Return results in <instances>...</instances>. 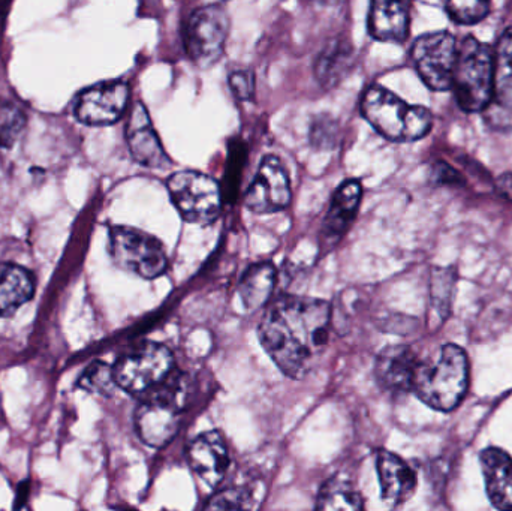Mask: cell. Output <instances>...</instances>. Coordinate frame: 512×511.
Here are the masks:
<instances>
[{
	"mask_svg": "<svg viewBox=\"0 0 512 511\" xmlns=\"http://www.w3.org/2000/svg\"><path fill=\"white\" fill-rule=\"evenodd\" d=\"M182 411L155 399H144L135 413V429L144 444L153 449L167 446L180 429Z\"/></svg>",
	"mask_w": 512,
	"mask_h": 511,
	"instance_id": "14",
	"label": "cell"
},
{
	"mask_svg": "<svg viewBox=\"0 0 512 511\" xmlns=\"http://www.w3.org/2000/svg\"><path fill=\"white\" fill-rule=\"evenodd\" d=\"M230 87L239 101L249 102L255 98V75L252 71H236L230 75Z\"/></svg>",
	"mask_w": 512,
	"mask_h": 511,
	"instance_id": "32",
	"label": "cell"
},
{
	"mask_svg": "<svg viewBox=\"0 0 512 511\" xmlns=\"http://www.w3.org/2000/svg\"><path fill=\"white\" fill-rule=\"evenodd\" d=\"M363 188L358 180H346L334 192L333 200L328 207L327 216L322 225V237L328 245H334L342 239L343 234L351 227L360 207Z\"/></svg>",
	"mask_w": 512,
	"mask_h": 511,
	"instance_id": "19",
	"label": "cell"
},
{
	"mask_svg": "<svg viewBox=\"0 0 512 511\" xmlns=\"http://www.w3.org/2000/svg\"><path fill=\"white\" fill-rule=\"evenodd\" d=\"M433 180L441 185H463V177L445 162H438L433 167Z\"/></svg>",
	"mask_w": 512,
	"mask_h": 511,
	"instance_id": "33",
	"label": "cell"
},
{
	"mask_svg": "<svg viewBox=\"0 0 512 511\" xmlns=\"http://www.w3.org/2000/svg\"><path fill=\"white\" fill-rule=\"evenodd\" d=\"M499 188L507 197L512 198V174H507L499 180Z\"/></svg>",
	"mask_w": 512,
	"mask_h": 511,
	"instance_id": "35",
	"label": "cell"
},
{
	"mask_svg": "<svg viewBox=\"0 0 512 511\" xmlns=\"http://www.w3.org/2000/svg\"><path fill=\"white\" fill-rule=\"evenodd\" d=\"M376 470L385 503L400 506L411 500L417 489V476L402 458L387 450H379L376 455Z\"/></svg>",
	"mask_w": 512,
	"mask_h": 511,
	"instance_id": "17",
	"label": "cell"
},
{
	"mask_svg": "<svg viewBox=\"0 0 512 511\" xmlns=\"http://www.w3.org/2000/svg\"><path fill=\"white\" fill-rule=\"evenodd\" d=\"M110 254L120 269L143 279L159 278L168 267L162 243L137 228H111Z\"/></svg>",
	"mask_w": 512,
	"mask_h": 511,
	"instance_id": "7",
	"label": "cell"
},
{
	"mask_svg": "<svg viewBox=\"0 0 512 511\" xmlns=\"http://www.w3.org/2000/svg\"><path fill=\"white\" fill-rule=\"evenodd\" d=\"M35 293L32 273L17 264L0 263V318L9 317Z\"/></svg>",
	"mask_w": 512,
	"mask_h": 511,
	"instance_id": "21",
	"label": "cell"
},
{
	"mask_svg": "<svg viewBox=\"0 0 512 511\" xmlns=\"http://www.w3.org/2000/svg\"><path fill=\"white\" fill-rule=\"evenodd\" d=\"M451 20L465 26L480 23L490 12V0H441Z\"/></svg>",
	"mask_w": 512,
	"mask_h": 511,
	"instance_id": "27",
	"label": "cell"
},
{
	"mask_svg": "<svg viewBox=\"0 0 512 511\" xmlns=\"http://www.w3.org/2000/svg\"><path fill=\"white\" fill-rule=\"evenodd\" d=\"M188 461L192 471L206 485L218 486L230 468L227 443L218 431L204 432L192 440L188 447Z\"/></svg>",
	"mask_w": 512,
	"mask_h": 511,
	"instance_id": "13",
	"label": "cell"
},
{
	"mask_svg": "<svg viewBox=\"0 0 512 511\" xmlns=\"http://www.w3.org/2000/svg\"><path fill=\"white\" fill-rule=\"evenodd\" d=\"M27 494H29V483H21V485L18 486L17 503H15V509H20L21 506L26 504Z\"/></svg>",
	"mask_w": 512,
	"mask_h": 511,
	"instance_id": "34",
	"label": "cell"
},
{
	"mask_svg": "<svg viewBox=\"0 0 512 511\" xmlns=\"http://www.w3.org/2000/svg\"><path fill=\"white\" fill-rule=\"evenodd\" d=\"M291 197V183L282 162L276 156H265L246 191V207L259 215L276 213L289 206Z\"/></svg>",
	"mask_w": 512,
	"mask_h": 511,
	"instance_id": "11",
	"label": "cell"
},
{
	"mask_svg": "<svg viewBox=\"0 0 512 511\" xmlns=\"http://www.w3.org/2000/svg\"><path fill=\"white\" fill-rule=\"evenodd\" d=\"M228 33L230 17L221 5L195 9L185 27V48L189 59L198 68H212L224 56Z\"/></svg>",
	"mask_w": 512,
	"mask_h": 511,
	"instance_id": "8",
	"label": "cell"
},
{
	"mask_svg": "<svg viewBox=\"0 0 512 511\" xmlns=\"http://www.w3.org/2000/svg\"><path fill=\"white\" fill-rule=\"evenodd\" d=\"M468 356L459 345L445 344L429 359L418 363L412 392L427 407L450 413L468 392Z\"/></svg>",
	"mask_w": 512,
	"mask_h": 511,
	"instance_id": "2",
	"label": "cell"
},
{
	"mask_svg": "<svg viewBox=\"0 0 512 511\" xmlns=\"http://www.w3.org/2000/svg\"><path fill=\"white\" fill-rule=\"evenodd\" d=\"M361 113L378 134L394 143L421 140L433 126L429 108L408 104L379 84H372L364 92Z\"/></svg>",
	"mask_w": 512,
	"mask_h": 511,
	"instance_id": "3",
	"label": "cell"
},
{
	"mask_svg": "<svg viewBox=\"0 0 512 511\" xmlns=\"http://www.w3.org/2000/svg\"><path fill=\"white\" fill-rule=\"evenodd\" d=\"M251 506V495L242 488L225 489L219 492L207 504L209 510H243Z\"/></svg>",
	"mask_w": 512,
	"mask_h": 511,
	"instance_id": "31",
	"label": "cell"
},
{
	"mask_svg": "<svg viewBox=\"0 0 512 511\" xmlns=\"http://www.w3.org/2000/svg\"><path fill=\"white\" fill-rule=\"evenodd\" d=\"M78 386L90 393H98L102 396H111L116 389L117 383L114 378L113 368L107 363L95 362L86 369Z\"/></svg>",
	"mask_w": 512,
	"mask_h": 511,
	"instance_id": "28",
	"label": "cell"
},
{
	"mask_svg": "<svg viewBox=\"0 0 512 511\" xmlns=\"http://www.w3.org/2000/svg\"><path fill=\"white\" fill-rule=\"evenodd\" d=\"M457 51L456 36L445 30L426 33L414 42L412 62L429 89L435 92L451 89Z\"/></svg>",
	"mask_w": 512,
	"mask_h": 511,
	"instance_id": "9",
	"label": "cell"
},
{
	"mask_svg": "<svg viewBox=\"0 0 512 511\" xmlns=\"http://www.w3.org/2000/svg\"><path fill=\"white\" fill-rule=\"evenodd\" d=\"M246 162V144L239 138H234L230 144V156H228L227 182H225V194L231 197V192L237 191L240 182L243 165Z\"/></svg>",
	"mask_w": 512,
	"mask_h": 511,
	"instance_id": "30",
	"label": "cell"
},
{
	"mask_svg": "<svg viewBox=\"0 0 512 511\" xmlns=\"http://www.w3.org/2000/svg\"><path fill=\"white\" fill-rule=\"evenodd\" d=\"M129 101V86L123 81H105L83 90L74 102V114L89 126L119 122Z\"/></svg>",
	"mask_w": 512,
	"mask_h": 511,
	"instance_id": "10",
	"label": "cell"
},
{
	"mask_svg": "<svg viewBox=\"0 0 512 511\" xmlns=\"http://www.w3.org/2000/svg\"><path fill=\"white\" fill-rule=\"evenodd\" d=\"M168 192L180 215L189 224L210 225L222 207V189L213 177L198 171H179L167 182Z\"/></svg>",
	"mask_w": 512,
	"mask_h": 511,
	"instance_id": "6",
	"label": "cell"
},
{
	"mask_svg": "<svg viewBox=\"0 0 512 511\" xmlns=\"http://www.w3.org/2000/svg\"><path fill=\"white\" fill-rule=\"evenodd\" d=\"M495 56L493 50L474 36L463 39L457 51L453 83L457 104L466 113L484 111L492 104Z\"/></svg>",
	"mask_w": 512,
	"mask_h": 511,
	"instance_id": "4",
	"label": "cell"
},
{
	"mask_svg": "<svg viewBox=\"0 0 512 511\" xmlns=\"http://www.w3.org/2000/svg\"><path fill=\"white\" fill-rule=\"evenodd\" d=\"M339 122L331 114H319L310 125V143L316 149H333L339 141Z\"/></svg>",
	"mask_w": 512,
	"mask_h": 511,
	"instance_id": "29",
	"label": "cell"
},
{
	"mask_svg": "<svg viewBox=\"0 0 512 511\" xmlns=\"http://www.w3.org/2000/svg\"><path fill=\"white\" fill-rule=\"evenodd\" d=\"M487 497L498 510H512V458L505 450L489 447L480 455Z\"/></svg>",
	"mask_w": 512,
	"mask_h": 511,
	"instance_id": "18",
	"label": "cell"
},
{
	"mask_svg": "<svg viewBox=\"0 0 512 511\" xmlns=\"http://www.w3.org/2000/svg\"><path fill=\"white\" fill-rule=\"evenodd\" d=\"M417 354L406 345H393L379 353L375 365V377L385 392L393 395H405L412 392L415 371H417Z\"/></svg>",
	"mask_w": 512,
	"mask_h": 511,
	"instance_id": "15",
	"label": "cell"
},
{
	"mask_svg": "<svg viewBox=\"0 0 512 511\" xmlns=\"http://www.w3.org/2000/svg\"><path fill=\"white\" fill-rule=\"evenodd\" d=\"M277 270L268 261L252 264L239 285V293L249 311L262 308L276 287Z\"/></svg>",
	"mask_w": 512,
	"mask_h": 511,
	"instance_id": "22",
	"label": "cell"
},
{
	"mask_svg": "<svg viewBox=\"0 0 512 511\" xmlns=\"http://www.w3.org/2000/svg\"><path fill=\"white\" fill-rule=\"evenodd\" d=\"M174 369L170 348L158 342H144L123 354L113 372L117 386L135 396H144L158 387Z\"/></svg>",
	"mask_w": 512,
	"mask_h": 511,
	"instance_id": "5",
	"label": "cell"
},
{
	"mask_svg": "<svg viewBox=\"0 0 512 511\" xmlns=\"http://www.w3.org/2000/svg\"><path fill=\"white\" fill-rule=\"evenodd\" d=\"M412 0H370L369 32L382 42H403L409 35Z\"/></svg>",
	"mask_w": 512,
	"mask_h": 511,
	"instance_id": "16",
	"label": "cell"
},
{
	"mask_svg": "<svg viewBox=\"0 0 512 511\" xmlns=\"http://www.w3.org/2000/svg\"><path fill=\"white\" fill-rule=\"evenodd\" d=\"M364 507L363 498L360 492L346 482V480L336 479L328 480L316 498V509L318 510H361Z\"/></svg>",
	"mask_w": 512,
	"mask_h": 511,
	"instance_id": "24",
	"label": "cell"
},
{
	"mask_svg": "<svg viewBox=\"0 0 512 511\" xmlns=\"http://www.w3.org/2000/svg\"><path fill=\"white\" fill-rule=\"evenodd\" d=\"M126 141L132 158L143 167L152 170H165L171 167L170 158L153 128L146 107L141 102H135L132 107L131 116L126 123Z\"/></svg>",
	"mask_w": 512,
	"mask_h": 511,
	"instance_id": "12",
	"label": "cell"
},
{
	"mask_svg": "<svg viewBox=\"0 0 512 511\" xmlns=\"http://www.w3.org/2000/svg\"><path fill=\"white\" fill-rule=\"evenodd\" d=\"M493 56H495V78H493L492 104L512 113V26L507 27L502 33Z\"/></svg>",
	"mask_w": 512,
	"mask_h": 511,
	"instance_id": "23",
	"label": "cell"
},
{
	"mask_svg": "<svg viewBox=\"0 0 512 511\" xmlns=\"http://www.w3.org/2000/svg\"><path fill=\"white\" fill-rule=\"evenodd\" d=\"M454 272L448 269H436L430 279V308L433 317L441 326L450 314L451 300H453Z\"/></svg>",
	"mask_w": 512,
	"mask_h": 511,
	"instance_id": "25",
	"label": "cell"
},
{
	"mask_svg": "<svg viewBox=\"0 0 512 511\" xmlns=\"http://www.w3.org/2000/svg\"><path fill=\"white\" fill-rule=\"evenodd\" d=\"M354 47L348 39L336 38L325 45L315 62V77L324 89L339 86L352 68Z\"/></svg>",
	"mask_w": 512,
	"mask_h": 511,
	"instance_id": "20",
	"label": "cell"
},
{
	"mask_svg": "<svg viewBox=\"0 0 512 511\" xmlns=\"http://www.w3.org/2000/svg\"><path fill=\"white\" fill-rule=\"evenodd\" d=\"M26 128L23 108L11 98L0 95V147L9 149Z\"/></svg>",
	"mask_w": 512,
	"mask_h": 511,
	"instance_id": "26",
	"label": "cell"
},
{
	"mask_svg": "<svg viewBox=\"0 0 512 511\" xmlns=\"http://www.w3.org/2000/svg\"><path fill=\"white\" fill-rule=\"evenodd\" d=\"M331 308L324 300L283 296L265 312L258 335L277 368L300 380L315 368L328 347Z\"/></svg>",
	"mask_w": 512,
	"mask_h": 511,
	"instance_id": "1",
	"label": "cell"
}]
</instances>
